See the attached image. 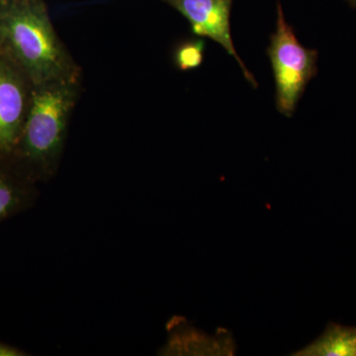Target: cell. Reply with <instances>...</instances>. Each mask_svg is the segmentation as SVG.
<instances>
[{
  "mask_svg": "<svg viewBox=\"0 0 356 356\" xmlns=\"http://www.w3.org/2000/svg\"><path fill=\"white\" fill-rule=\"evenodd\" d=\"M4 26L14 50L37 83L72 79L69 58L43 8L14 9L7 15Z\"/></svg>",
  "mask_w": 356,
  "mask_h": 356,
  "instance_id": "cell-1",
  "label": "cell"
},
{
  "mask_svg": "<svg viewBox=\"0 0 356 356\" xmlns=\"http://www.w3.org/2000/svg\"><path fill=\"white\" fill-rule=\"evenodd\" d=\"M267 56L275 81L276 108L284 116L292 117L307 86L317 76L318 54L300 43L292 26L285 19L280 0L276 30L270 36Z\"/></svg>",
  "mask_w": 356,
  "mask_h": 356,
  "instance_id": "cell-2",
  "label": "cell"
},
{
  "mask_svg": "<svg viewBox=\"0 0 356 356\" xmlns=\"http://www.w3.org/2000/svg\"><path fill=\"white\" fill-rule=\"evenodd\" d=\"M33 97L25 127V149L37 161L55 159L62 149L70 110L76 98L72 79L43 84Z\"/></svg>",
  "mask_w": 356,
  "mask_h": 356,
  "instance_id": "cell-3",
  "label": "cell"
},
{
  "mask_svg": "<svg viewBox=\"0 0 356 356\" xmlns=\"http://www.w3.org/2000/svg\"><path fill=\"white\" fill-rule=\"evenodd\" d=\"M188 20L192 32L221 44L235 58L245 79L257 88L254 74L241 60L231 32V10L234 0H163Z\"/></svg>",
  "mask_w": 356,
  "mask_h": 356,
  "instance_id": "cell-4",
  "label": "cell"
},
{
  "mask_svg": "<svg viewBox=\"0 0 356 356\" xmlns=\"http://www.w3.org/2000/svg\"><path fill=\"white\" fill-rule=\"evenodd\" d=\"M24 109V95L17 79L0 70V149L14 146L19 134Z\"/></svg>",
  "mask_w": 356,
  "mask_h": 356,
  "instance_id": "cell-5",
  "label": "cell"
},
{
  "mask_svg": "<svg viewBox=\"0 0 356 356\" xmlns=\"http://www.w3.org/2000/svg\"><path fill=\"white\" fill-rule=\"evenodd\" d=\"M303 355L356 356V327L330 325L318 341L303 350Z\"/></svg>",
  "mask_w": 356,
  "mask_h": 356,
  "instance_id": "cell-6",
  "label": "cell"
},
{
  "mask_svg": "<svg viewBox=\"0 0 356 356\" xmlns=\"http://www.w3.org/2000/svg\"><path fill=\"white\" fill-rule=\"evenodd\" d=\"M205 48L206 43L202 39L184 42L175 50V65L181 70H191L200 67L203 63Z\"/></svg>",
  "mask_w": 356,
  "mask_h": 356,
  "instance_id": "cell-7",
  "label": "cell"
},
{
  "mask_svg": "<svg viewBox=\"0 0 356 356\" xmlns=\"http://www.w3.org/2000/svg\"><path fill=\"white\" fill-rule=\"evenodd\" d=\"M19 203L17 193L6 181L0 178V220L8 216Z\"/></svg>",
  "mask_w": 356,
  "mask_h": 356,
  "instance_id": "cell-8",
  "label": "cell"
},
{
  "mask_svg": "<svg viewBox=\"0 0 356 356\" xmlns=\"http://www.w3.org/2000/svg\"><path fill=\"white\" fill-rule=\"evenodd\" d=\"M25 355L22 351L14 348L13 346L0 343V356H22Z\"/></svg>",
  "mask_w": 356,
  "mask_h": 356,
  "instance_id": "cell-9",
  "label": "cell"
},
{
  "mask_svg": "<svg viewBox=\"0 0 356 356\" xmlns=\"http://www.w3.org/2000/svg\"><path fill=\"white\" fill-rule=\"evenodd\" d=\"M344 1L348 2L353 8L356 9V0H344Z\"/></svg>",
  "mask_w": 356,
  "mask_h": 356,
  "instance_id": "cell-10",
  "label": "cell"
}]
</instances>
